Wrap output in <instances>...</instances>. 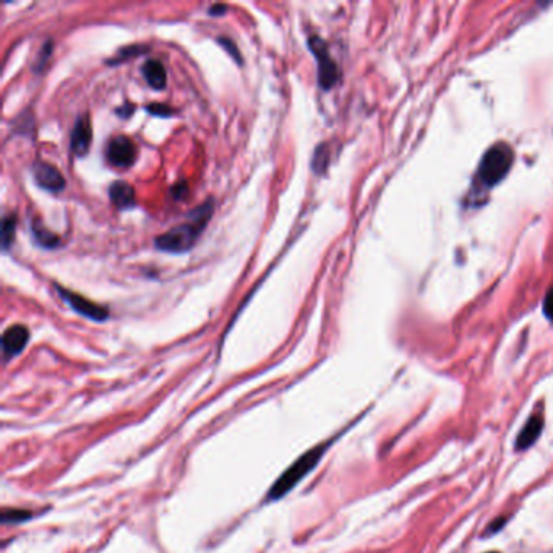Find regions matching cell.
I'll use <instances>...</instances> for the list:
<instances>
[{
  "label": "cell",
  "instance_id": "3",
  "mask_svg": "<svg viewBox=\"0 0 553 553\" xmlns=\"http://www.w3.org/2000/svg\"><path fill=\"white\" fill-rule=\"evenodd\" d=\"M513 159L514 154L509 145H507V143H495L482 156L475 181L485 188L495 187L498 182H502L508 176Z\"/></svg>",
  "mask_w": 553,
  "mask_h": 553
},
{
  "label": "cell",
  "instance_id": "1",
  "mask_svg": "<svg viewBox=\"0 0 553 553\" xmlns=\"http://www.w3.org/2000/svg\"><path fill=\"white\" fill-rule=\"evenodd\" d=\"M213 210L214 201L208 200L206 203L201 205L198 210L192 214V219H190L188 223L176 225V228L161 234L158 239L154 240V245H156V248L161 250V252L166 253L188 252V250L195 245V242L198 240L201 230L210 223Z\"/></svg>",
  "mask_w": 553,
  "mask_h": 553
},
{
  "label": "cell",
  "instance_id": "17",
  "mask_svg": "<svg viewBox=\"0 0 553 553\" xmlns=\"http://www.w3.org/2000/svg\"><path fill=\"white\" fill-rule=\"evenodd\" d=\"M218 43L221 44V46L224 47V49L230 54L232 57H235V61H237V62H239V64L242 62V59H240V54H239V49H237V46H235L234 43H232L230 39H228V38H218Z\"/></svg>",
  "mask_w": 553,
  "mask_h": 553
},
{
  "label": "cell",
  "instance_id": "8",
  "mask_svg": "<svg viewBox=\"0 0 553 553\" xmlns=\"http://www.w3.org/2000/svg\"><path fill=\"white\" fill-rule=\"evenodd\" d=\"M28 339H29V331L28 328H25V326L23 325L10 326L2 336V347H4L5 359H10V357H15L20 354L28 344Z\"/></svg>",
  "mask_w": 553,
  "mask_h": 553
},
{
  "label": "cell",
  "instance_id": "18",
  "mask_svg": "<svg viewBox=\"0 0 553 553\" xmlns=\"http://www.w3.org/2000/svg\"><path fill=\"white\" fill-rule=\"evenodd\" d=\"M542 312L549 320L553 321V288L549 289V293L544 297V303H542Z\"/></svg>",
  "mask_w": 553,
  "mask_h": 553
},
{
  "label": "cell",
  "instance_id": "7",
  "mask_svg": "<svg viewBox=\"0 0 553 553\" xmlns=\"http://www.w3.org/2000/svg\"><path fill=\"white\" fill-rule=\"evenodd\" d=\"M33 176L34 181L38 182V186L47 190V192L57 193L65 187V178L62 177L61 172L54 168V166L43 163V161H36L33 164Z\"/></svg>",
  "mask_w": 553,
  "mask_h": 553
},
{
  "label": "cell",
  "instance_id": "19",
  "mask_svg": "<svg viewBox=\"0 0 553 553\" xmlns=\"http://www.w3.org/2000/svg\"><path fill=\"white\" fill-rule=\"evenodd\" d=\"M146 109H148V112H151V114L161 116V117H168L172 114V111L166 104H150L146 107Z\"/></svg>",
  "mask_w": 553,
  "mask_h": 553
},
{
  "label": "cell",
  "instance_id": "5",
  "mask_svg": "<svg viewBox=\"0 0 553 553\" xmlns=\"http://www.w3.org/2000/svg\"><path fill=\"white\" fill-rule=\"evenodd\" d=\"M136 154H138V150H136L133 140L123 135L112 138L106 150L107 161L118 169H127L130 166H133Z\"/></svg>",
  "mask_w": 553,
  "mask_h": 553
},
{
  "label": "cell",
  "instance_id": "12",
  "mask_svg": "<svg viewBox=\"0 0 553 553\" xmlns=\"http://www.w3.org/2000/svg\"><path fill=\"white\" fill-rule=\"evenodd\" d=\"M143 75L148 85L154 89H163L168 83V75H166L164 65L156 59H150L143 65Z\"/></svg>",
  "mask_w": 553,
  "mask_h": 553
},
{
  "label": "cell",
  "instance_id": "15",
  "mask_svg": "<svg viewBox=\"0 0 553 553\" xmlns=\"http://www.w3.org/2000/svg\"><path fill=\"white\" fill-rule=\"evenodd\" d=\"M328 150H326L325 145H320L317 150H315V156L312 161V168L317 174H321V172L326 171V166H328Z\"/></svg>",
  "mask_w": 553,
  "mask_h": 553
},
{
  "label": "cell",
  "instance_id": "13",
  "mask_svg": "<svg viewBox=\"0 0 553 553\" xmlns=\"http://www.w3.org/2000/svg\"><path fill=\"white\" fill-rule=\"evenodd\" d=\"M31 229H33L34 240L38 242V245H41L43 248H57L61 245V239H59L56 234H52V232L44 229L39 223H34L31 225Z\"/></svg>",
  "mask_w": 553,
  "mask_h": 553
},
{
  "label": "cell",
  "instance_id": "21",
  "mask_svg": "<svg viewBox=\"0 0 553 553\" xmlns=\"http://www.w3.org/2000/svg\"><path fill=\"white\" fill-rule=\"evenodd\" d=\"M132 111H133V107L132 106H127V107H125V109H118L117 112H118V114H122L123 117H127L128 112H132Z\"/></svg>",
  "mask_w": 553,
  "mask_h": 553
},
{
  "label": "cell",
  "instance_id": "6",
  "mask_svg": "<svg viewBox=\"0 0 553 553\" xmlns=\"http://www.w3.org/2000/svg\"><path fill=\"white\" fill-rule=\"evenodd\" d=\"M57 289H59V293H61V295L64 297V300L67 302L76 313L83 315V317L94 320V321H104V320H107V317H109L107 308L98 305V303L89 302L85 299V297L70 293V290H67V289H62V288H57Z\"/></svg>",
  "mask_w": 553,
  "mask_h": 553
},
{
  "label": "cell",
  "instance_id": "16",
  "mask_svg": "<svg viewBox=\"0 0 553 553\" xmlns=\"http://www.w3.org/2000/svg\"><path fill=\"white\" fill-rule=\"evenodd\" d=\"M31 516H33L31 511H28V509H4L2 511V522L4 524H10V522L16 524V522L29 519Z\"/></svg>",
  "mask_w": 553,
  "mask_h": 553
},
{
  "label": "cell",
  "instance_id": "2",
  "mask_svg": "<svg viewBox=\"0 0 553 553\" xmlns=\"http://www.w3.org/2000/svg\"><path fill=\"white\" fill-rule=\"evenodd\" d=\"M326 446H328V443H321L318 446H315V448L308 450L307 453H303L300 457H297V460L281 474V477L273 484V487L266 495L268 502H276V499L284 497L285 493L293 490L308 472L313 471V469L317 467V464L320 462L321 456L325 455Z\"/></svg>",
  "mask_w": 553,
  "mask_h": 553
},
{
  "label": "cell",
  "instance_id": "20",
  "mask_svg": "<svg viewBox=\"0 0 553 553\" xmlns=\"http://www.w3.org/2000/svg\"><path fill=\"white\" fill-rule=\"evenodd\" d=\"M225 5H214V7L210 9V15H224L225 11Z\"/></svg>",
  "mask_w": 553,
  "mask_h": 553
},
{
  "label": "cell",
  "instance_id": "11",
  "mask_svg": "<svg viewBox=\"0 0 553 553\" xmlns=\"http://www.w3.org/2000/svg\"><path fill=\"white\" fill-rule=\"evenodd\" d=\"M109 198L118 210H128L135 205V190L130 183L117 181L109 187Z\"/></svg>",
  "mask_w": 553,
  "mask_h": 553
},
{
  "label": "cell",
  "instance_id": "10",
  "mask_svg": "<svg viewBox=\"0 0 553 553\" xmlns=\"http://www.w3.org/2000/svg\"><path fill=\"white\" fill-rule=\"evenodd\" d=\"M89 143H91V127L86 117H80L71 132V150L76 156L83 158L89 150Z\"/></svg>",
  "mask_w": 553,
  "mask_h": 553
},
{
  "label": "cell",
  "instance_id": "22",
  "mask_svg": "<svg viewBox=\"0 0 553 553\" xmlns=\"http://www.w3.org/2000/svg\"><path fill=\"white\" fill-rule=\"evenodd\" d=\"M490 553H498V552H490Z\"/></svg>",
  "mask_w": 553,
  "mask_h": 553
},
{
  "label": "cell",
  "instance_id": "9",
  "mask_svg": "<svg viewBox=\"0 0 553 553\" xmlns=\"http://www.w3.org/2000/svg\"><path fill=\"white\" fill-rule=\"evenodd\" d=\"M544 428V415L542 412H537L534 414L531 419L527 420V424L524 425V428L519 432V435H517L516 438V450L517 451H522V450H527L529 446H531L532 443H535V440H537L540 437V432H542Z\"/></svg>",
  "mask_w": 553,
  "mask_h": 553
},
{
  "label": "cell",
  "instance_id": "4",
  "mask_svg": "<svg viewBox=\"0 0 553 553\" xmlns=\"http://www.w3.org/2000/svg\"><path fill=\"white\" fill-rule=\"evenodd\" d=\"M308 47L313 52L315 59L318 62V81L320 86L323 89H330L338 83L339 80V70L336 62L333 61L330 52H328V46L318 36H310L308 38Z\"/></svg>",
  "mask_w": 553,
  "mask_h": 553
},
{
  "label": "cell",
  "instance_id": "14",
  "mask_svg": "<svg viewBox=\"0 0 553 553\" xmlns=\"http://www.w3.org/2000/svg\"><path fill=\"white\" fill-rule=\"evenodd\" d=\"M15 232H16V216L15 214H9L4 218L2 221V245L7 250L11 242L15 240Z\"/></svg>",
  "mask_w": 553,
  "mask_h": 553
}]
</instances>
